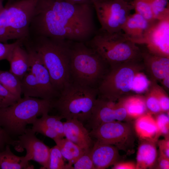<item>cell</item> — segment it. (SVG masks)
<instances>
[{"label":"cell","mask_w":169,"mask_h":169,"mask_svg":"<svg viewBox=\"0 0 169 169\" xmlns=\"http://www.w3.org/2000/svg\"><path fill=\"white\" fill-rule=\"evenodd\" d=\"M92 4H73L64 0H38L29 36L86 42L96 30Z\"/></svg>","instance_id":"6da1fadb"},{"label":"cell","mask_w":169,"mask_h":169,"mask_svg":"<svg viewBox=\"0 0 169 169\" xmlns=\"http://www.w3.org/2000/svg\"><path fill=\"white\" fill-rule=\"evenodd\" d=\"M38 54L47 69L52 84L59 94L71 82L70 45L72 41L44 36L25 39Z\"/></svg>","instance_id":"7a4b0ae2"},{"label":"cell","mask_w":169,"mask_h":169,"mask_svg":"<svg viewBox=\"0 0 169 169\" xmlns=\"http://www.w3.org/2000/svg\"><path fill=\"white\" fill-rule=\"evenodd\" d=\"M110 67L84 42L71 41L70 68L72 82L97 88Z\"/></svg>","instance_id":"3957f363"},{"label":"cell","mask_w":169,"mask_h":169,"mask_svg":"<svg viewBox=\"0 0 169 169\" xmlns=\"http://www.w3.org/2000/svg\"><path fill=\"white\" fill-rule=\"evenodd\" d=\"M85 43L110 66L130 61L142 60L139 45L129 39L122 30L110 33L100 28Z\"/></svg>","instance_id":"277c9868"},{"label":"cell","mask_w":169,"mask_h":169,"mask_svg":"<svg viewBox=\"0 0 169 169\" xmlns=\"http://www.w3.org/2000/svg\"><path fill=\"white\" fill-rule=\"evenodd\" d=\"M52 101L24 96L14 104L0 108V125L12 137L23 134L28 124L38 116L48 113Z\"/></svg>","instance_id":"5b68a950"},{"label":"cell","mask_w":169,"mask_h":169,"mask_svg":"<svg viewBox=\"0 0 169 169\" xmlns=\"http://www.w3.org/2000/svg\"><path fill=\"white\" fill-rule=\"evenodd\" d=\"M98 95L97 88L72 81L52 101V108L66 120L75 118L84 124L91 116Z\"/></svg>","instance_id":"8992f818"},{"label":"cell","mask_w":169,"mask_h":169,"mask_svg":"<svg viewBox=\"0 0 169 169\" xmlns=\"http://www.w3.org/2000/svg\"><path fill=\"white\" fill-rule=\"evenodd\" d=\"M144 72L142 60H133L110 66L98 86V98L117 102L125 96L134 95L132 91L134 78Z\"/></svg>","instance_id":"52a82bcc"},{"label":"cell","mask_w":169,"mask_h":169,"mask_svg":"<svg viewBox=\"0 0 169 169\" xmlns=\"http://www.w3.org/2000/svg\"><path fill=\"white\" fill-rule=\"evenodd\" d=\"M38 0H8L0 13V26L6 27L10 39L29 36L33 13Z\"/></svg>","instance_id":"ba28073f"},{"label":"cell","mask_w":169,"mask_h":169,"mask_svg":"<svg viewBox=\"0 0 169 169\" xmlns=\"http://www.w3.org/2000/svg\"><path fill=\"white\" fill-rule=\"evenodd\" d=\"M90 136L99 142L113 145L119 150L132 151L136 134L130 121H114L101 124L92 129Z\"/></svg>","instance_id":"9c48e42d"},{"label":"cell","mask_w":169,"mask_h":169,"mask_svg":"<svg viewBox=\"0 0 169 169\" xmlns=\"http://www.w3.org/2000/svg\"><path fill=\"white\" fill-rule=\"evenodd\" d=\"M92 5L101 26L100 29L110 33L121 31L134 9L131 2L126 0H93Z\"/></svg>","instance_id":"30bf717a"},{"label":"cell","mask_w":169,"mask_h":169,"mask_svg":"<svg viewBox=\"0 0 169 169\" xmlns=\"http://www.w3.org/2000/svg\"><path fill=\"white\" fill-rule=\"evenodd\" d=\"M35 133L31 128H26L23 134L18 136L14 147L19 152L25 149L26 154L24 158L27 161H35L42 166L41 169H47L50 148L37 138Z\"/></svg>","instance_id":"8fae6325"},{"label":"cell","mask_w":169,"mask_h":169,"mask_svg":"<svg viewBox=\"0 0 169 169\" xmlns=\"http://www.w3.org/2000/svg\"><path fill=\"white\" fill-rule=\"evenodd\" d=\"M129 119L125 109L118 103L97 97L91 116L86 123L92 129L102 123Z\"/></svg>","instance_id":"7c38bea8"},{"label":"cell","mask_w":169,"mask_h":169,"mask_svg":"<svg viewBox=\"0 0 169 169\" xmlns=\"http://www.w3.org/2000/svg\"><path fill=\"white\" fill-rule=\"evenodd\" d=\"M23 45L29 56V71L34 76L42 91L44 99L54 100L59 94L53 86L49 72L41 59L38 53L24 41Z\"/></svg>","instance_id":"4fadbf2b"},{"label":"cell","mask_w":169,"mask_h":169,"mask_svg":"<svg viewBox=\"0 0 169 169\" xmlns=\"http://www.w3.org/2000/svg\"><path fill=\"white\" fill-rule=\"evenodd\" d=\"M140 45L144 72L151 81L161 82L169 75V57L154 53L144 45Z\"/></svg>","instance_id":"5bb4252c"},{"label":"cell","mask_w":169,"mask_h":169,"mask_svg":"<svg viewBox=\"0 0 169 169\" xmlns=\"http://www.w3.org/2000/svg\"><path fill=\"white\" fill-rule=\"evenodd\" d=\"M169 18L157 20L152 25L146 44L151 51L169 57Z\"/></svg>","instance_id":"9a60e30c"},{"label":"cell","mask_w":169,"mask_h":169,"mask_svg":"<svg viewBox=\"0 0 169 169\" xmlns=\"http://www.w3.org/2000/svg\"><path fill=\"white\" fill-rule=\"evenodd\" d=\"M155 23V22H154ZM140 14L135 13L128 17L122 31L131 41L138 45H144L152 24Z\"/></svg>","instance_id":"2e32d148"},{"label":"cell","mask_w":169,"mask_h":169,"mask_svg":"<svg viewBox=\"0 0 169 169\" xmlns=\"http://www.w3.org/2000/svg\"><path fill=\"white\" fill-rule=\"evenodd\" d=\"M63 123L64 137L84 151L91 149L94 141L82 122L74 118L67 120Z\"/></svg>","instance_id":"e0dca14e"},{"label":"cell","mask_w":169,"mask_h":169,"mask_svg":"<svg viewBox=\"0 0 169 169\" xmlns=\"http://www.w3.org/2000/svg\"><path fill=\"white\" fill-rule=\"evenodd\" d=\"M119 150L113 145L94 141L90 154L95 169H105L119 161Z\"/></svg>","instance_id":"ac0fdd59"},{"label":"cell","mask_w":169,"mask_h":169,"mask_svg":"<svg viewBox=\"0 0 169 169\" xmlns=\"http://www.w3.org/2000/svg\"><path fill=\"white\" fill-rule=\"evenodd\" d=\"M133 126L136 135L140 140L156 142L160 135L155 118L148 112L136 119Z\"/></svg>","instance_id":"d6986e66"},{"label":"cell","mask_w":169,"mask_h":169,"mask_svg":"<svg viewBox=\"0 0 169 169\" xmlns=\"http://www.w3.org/2000/svg\"><path fill=\"white\" fill-rule=\"evenodd\" d=\"M17 46L13 49L8 60L10 66L9 71L21 80L29 71L30 60L29 54L22 46Z\"/></svg>","instance_id":"ffe728a7"},{"label":"cell","mask_w":169,"mask_h":169,"mask_svg":"<svg viewBox=\"0 0 169 169\" xmlns=\"http://www.w3.org/2000/svg\"><path fill=\"white\" fill-rule=\"evenodd\" d=\"M140 140L137 153L136 169L152 168L155 166L157 160L156 142Z\"/></svg>","instance_id":"44dd1931"},{"label":"cell","mask_w":169,"mask_h":169,"mask_svg":"<svg viewBox=\"0 0 169 169\" xmlns=\"http://www.w3.org/2000/svg\"><path fill=\"white\" fill-rule=\"evenodd\" d=\"M117 102L125 108L130 119H136L148 112L144 96L141 95H128Z\"/></svg>","instance_id":"7402d4cb"},{"label":"cell","mask_w":169,"mask_h":169,"mask_svg":"<svg viewBox=\"0 0 169 169\" xmlns=\"http://www.w3.org/2000/svg\"><path fill=\"white\" fill-rule=\"evenodd\" d=\"M9 145L0 152V169H33V166L29 164L24 156H18L11 151Z\"/></svg>","instance_id":"603a6c76"},{"label":"cell","mask_w":169,"mask_h":169,"mask_svg":"<svg viewBox=\"0 0 169 169\" xmlns=\"http://www.w3.org/2000/svg\"><path fill=\"white\" fill-rule=\"evenodd\" d=\"M64 159L67 160L66 169H72L73 164L84 153L85 151L66 138L54 139Z\"/></svg>","instance_id":"cb8c5ba5"},{"label":"cell","mask_w":169,"mask_h":169,"mask_svg":"<svg viewBox=\"0 0 169 169\" xmlns=\"http://www.w3.org/2000/svg\"><path fill=\"white\" fill-rule=\"evenodd\" d=\"M22 94L24 96L40 98L44 99L42 91L34 76L28 71L21 80Z\"/></svg>","instance_id":"d4e9b609"},{"label":"cell","mask_w":169,"mask_h":169,"mask_svg":"<svg viewBox=\"0 0 169 169\" xmlns=\"http://www.w3.org/2000/svg\"><path fill=\"white\" fill-rule=\"evenodd\" d=\"M0 83L18 99L21 98V80L16 75L0 70Z\"/></svg>","instance_id":"484cf974"},{"label":"cell","mask_w":169,"mask_h":169,"mask_svg":"<svg viewBox=\"0 0 169 169\" xmlns=\"http://www.w3.org/2000/svg\"><path fill=\"white\" fill-rule=\"evenodd\" d=\"M48 113H44L41 118H37L35 121L53 129L61 137H64L63 123L61 121L63 117L60 115H49Z\"/></svg>","instance_id":"4316f807"},{"label":"cell","mask_w":169,"mask_h":169,"mask_svg":"<svg viewBox=\"0 0 169 169\" xmlns=\"http://www.w3.org/2000/svg\"><path fill=\"white\" fill-rule=\"evenodd\" d=\"M148 90L154 95L158 100L161 111L169 112V98L163 88L158 85L157 83L151 81Z\"/></svg>","instance_id":"83f0119b"},{"label":"cell","mask_w":169,"mask_h":169,"mask_svg":"<svg viewBox=\"0 0 169 169\" xmlns=\"http://www.w3.org/2000/svg\"><path fill=\"white\" fill-rule=\"evenodd\" d=\"M154 18L161 20L169 18L168 0H150Z\"/></svg>","instance_id":"f1b7e54d"},{"label":"cell","mask_w":169,"mask_h":169,"mask_svg":"<svg viewBox=\"0 0 169 169\" xmlns=\"http://www.w3.org/2000/svg\"><path fill=\"white\" fill-rule=\"evenodd\" d=\"M131 3L135 13L140 14L151 23L157 20L154 17L150 0H133Z\"/></svg>","instance_id":"f546056e"},{"label":"cell","mask_w":169,"mask_h":169,"mask_svg":"<svg viewBox=\"0 0 169 169\" xmlns=\"http://www.w3.org/2000/svg\"><path fill=\"white\" fill-rule=\"evenodd\" d=\"M151 81L144 71L137 73L134 76L132 91L134 94L142 95L148 90Z\"/></svg>","instance_id":"4dcf8cb0"},{"label":"cell","mask_w":169,"mask_h":169,"mask_svg":"<svg viewBox=\"0 0 169 169\" xmlns=\"http://www.w3.org/2000/svg\"><path fill=\"white\" fill-rule=\"evenodd\" d=\"M64 158L56 145L50 149L47 169H66Z\"/></svg>","instance_id":"1f68e13d"},{"label":"cell","mask_w":169,"mask_h":169,"mask_svg":"<svg viewBox=\"0 0 169 169\" xmlns=\"http://www.w3.org/2000/svg\"><path fill=\"white\" fill-rule=\"evenodd\" d=\"M156 115L154 118L160 135L169 138V112H161Z\"/></svg>","instance_id":"d6a6232c"},{"label":"cell","mask_w":169,"mask_h":169,"mask_svg":"<svg viewBox=\"0 0 169 169\" xmlns=\"http://www.w3.org/2000/svg\"><path fill=\"white\" fill-rule=\"evenodd\" d=\"M144 96L148 112L152 115L162 112L159 100L154 95L147 90Z\"/></svg>","instance_id":"836d02e7"},{"label":"cell","mask_w":169,"mask_h":169,"mask_svg":"<svg viewBox=\"0 0 169 169\" xmlns=\"http://www.w3.org/2000/svg\"><path fill=\"white\" fill-rule=\"evenodd\" d=\"M90 151H85L75 161L72 169H95L91 156Z\"/></svg>","instance_id":"e575fe53"},{"label":"cell","mask_w":169,"mask_h":169,"mask_svg":"<svg viewBox=\"0 0 169 169\" xmlns=\"http://www.w3.org/2000/svg\"><path fill=\"white\" fill-rule=\"evenodd\" d=\"M32 130L35 133H40L44 136L54 139L61 137L54 129L34 121L32 124Z\"/></svg>","instance_id":"d590c367"},{"label":"cell","mask_w":169,"mask_h":169,"mask_svg":"<svg viewBox=\"0 0 169 169\" xmlns=\"http://www.w3.org/2000/svg\"><path fill=\"white\" fill-rule=\"evenodd\" d=\"M18 100L0 83V108L11 105Z\"/></svg>","instance_id":"8d00e7d4"},{"label":"cell","mask_w":169,"mask_h":169,"mask_svg":"<svg viewBox=\"0 0 169 169\" xmlns=\"http://www.w3.org/2000/svg\"><path fill=\"white\" fill-rule=\"evenodd\" d=\"M24 39H17L11 44L0 42V61L5 59L7 60L14 48L18 45L23 44Z\"/></svg>","instance_id":"74e56055"},{"label":"cell","mask_w":169,"mask_h":169,"mask_svg":"<svg viewBox=\"0 0 169 169\" xmlns=\"http://www.w3.org/2000/svg\"><path fill=\"white\" fill-rule=\"evenodd\" d=\"M8 144L14 147L16 145V140H14L0 125V152L3 151Z\"/></svg>","instance_id":"f35d334b"},{"label":"cell","mask_w":169,"mask_h":169,"mask_svg":"<svg viewBox=\"0 0 169 169\" xmlns=\"http://www.w3.org/2000/svg\"><path fill=\"white\" fill-rule=\"evenodd\" d=\"M160 155L169 159V138L160 141L158 142Z\"/></svg>","instance_id":"ab89813d"},{"label":"cell","mask_w":169,"mask_h":169,"mask_svg":"<svg viewBox=\"0 0 169 169\" xmlns=\"http://www.w3.org/2000/svg\"><path fill=\"white\" fill-rule=\"evenodd\" d=\"M113 169H136V163L132 162L119 161L113 165Z\"/></svg>","instance_id":"60d3db41"},{"label":"cell","mask_w":169,"mask_h":169,"mask_svg":"<svg viewBox=\"0 0 169 169\" xmlns=\"http://www.w3.org/2000/svg\"><path fill=\"white\" fill-rule=\"evenodd\" d=\"M158 167L161 169H169V159L160 155L157 159Z\"/></svg>","instance_id":"b9f144b4"},{"label":"cell","mask_w":169,"mask_h":169,"mask_svg":"<svg viewBox=\"0 0 169 169\" xmlns=\"http://www.w3.org/2000/svg\"><path fill=\"white\" fill-rule=\"evenodd\" d=\"M73 4H92L93 0H64Z\"/></svg>","instance_id":"7bdbcfd3"},{"label":"cell","mask_w":169,"mask_h":169,"mask_svg":"<svg viewBox=\"0 0 169 169\" xmlns=\"http://www.w3.org/2000/svg\"><path fill=\"white\" fill-rule=\"evenodd\" d=\"M163 85V89L166 91L168 92L169 88V75H167L161 81Z\"/></svg>","instance_id":"ee69618b"},{"label":"cell","mask_w":169,"mask_h":169,"mask_svg":"<svg viewBox=\"0 0 169 169\" xmlns=\"http://www.w3.org/2000/svg\"><path fill=\"white\" fill-rule=\"evenodd\" d=\"M3 0H0V13L4 7L3 5Z\"/></svg>","instance_id":"f6af8a7d"},{"label":"cell","mask_w":169,"mask_h":169,"mask_svg":"<svg viewBox=\"0 0 169 169\" xmlns=\"http://www.w3.org/2000/svg\"></svg>","instance_id":"bcb514c9"},{"label":"cell","mask_w":169,"mask_h":169,"mask_svg":"<svg viewBox=\"0 0 169 169\" xmlns=\"http://www.w3.org/2000/svg\"><path fill=\"white\" fill-rule=\"evenodd\" d=\"M126 0L128 1V0Z\"/></svg>","instance_id":"7dc6e473"},{"label":"cell","mask_w":169,"mask_h":169,"mask_svg":"<svg viewBox=\"0 0 169 169\" xmlns=\"http://www.w3.org/2000/svg\"></svg>","instance_id":"c3c4849f"}]
</instances>
